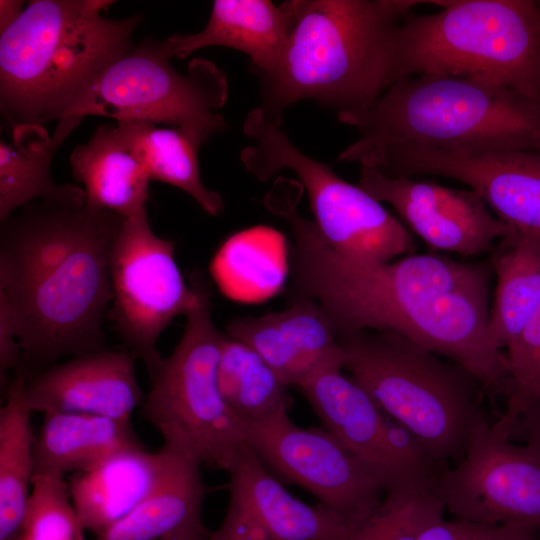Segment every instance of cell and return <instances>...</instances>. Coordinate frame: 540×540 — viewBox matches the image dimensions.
Wrapping results in <instances>:
<instances>
[{"label": "cell", "instance_id": "obj_5", "mask_svg": "<svg viewBox=\"0 0 540 540\" xmlns=\"http://www.w3.org/2000/svg\"><path fill=\"white\" fill-rule=\"evenodd\" d=\"M113 3L30 1L0 33V107L12 127L60 120L95 76L134 47L142 17L103 16Z\"/></svg>", "mask_w": 540, "mask_h": 540}, {"label": "cell", "instance_id": "obj_24", "mask_svg": "<svg viewBox=\"0 0 540 540\" xmlns=\"http://www.w3.org/2000/svg\"><path fill=\"white\" fill-rule=\"evenodd\" d=\"M79 123L60 120L52 138L43 125H18L10 143L0 141V220L36 200L84 206V189L56 184L50 171L56 150Z\"/></svg>", "mask_w": 540, "mask_h": 540}, {"label": "cell", "instance_id": "obj_39", "mask_svg": "<svg viewBox=\"0 0 540 540\" xmlns=\"http://www.w3.org/2000/svg\"><path fill=\"white\" fill-rule=\"evenodd\" d=\"M13 540H25L24 536H23V533L18 536L17 538L13 539Z\"/></svg>", "mask_w": 540, "mask_h": 540}, {"label": "cell", "instance_id": "obj_37", "mask_svg": "<svg viewBox=\"0 0 540 540\" xmlns=\"http://www.w3.org/2000/svg\"><path fill=\"white\" fill-rule=\"evenodd\" d=\"M529 434V442L540 446V406L523 417Z\"/></svg>", "mask_w": 540, "mask_h": 540}, {"label": "cell", "instance_id": "obj_31", "mask_svg": "<svg viewBox=\"0 0 540 540\" xmlns=\"http://www.w3.org/2000/svg\"><path fill=\"white\" fill-rule=\"evenodd\" d=\"M505 354L506 408L491 427L496 434L510 438L520 419L540 406V305Z\"/></svg>", "mask_w": 540, "mask_h": 540}, {"label": "cell", "instance_id": "obj_33", "mask_svg": "<svg viewBox=\"0 0 540 540\" xmlns=\"http://www.w3.org/2000/svg\"><path fill=\"white\" fill-rule=\"evenodd\" d=\"M22 363V352L15 325L4 300L0 299V379L6 391L10 370L18 371Z\"/></svg>", "mask_w": 540, "mask_h": 540}, {"label": "cell", "instance_id": "obj_7", "mask_svg": "<svg viewBox=\"0 0 540 540\" xmlns=\"http://www.w3.org/2000/svg\"><path fill=\"white\" fill-rule=\"evenodd\" d=\"M338 345L343 369L433 462L461 460L484 391L474 375L393 333L345 332Z\"/></svg>", "mask_w": 540, "mask_h": 540}, {"label": "cell", "instance_id": "obj_35", "mask_svg": "<svg viewBox=\"0 0 540 540\" xmlns=\"http://www.w3.org/2000/svg\"><path fill=\"white\" fill-rule=\"evenodd\" d=\"M533 531L510 525L489 526L480 540H535Z\"/></svg>", "mask_w": 540, "mask_h": 540}, {"label": "cell", "instance_id": "obj_30", "mask_svg": "<svg viewBox=\"0 0 540 540\" xmlns=\"http://www.w3.org/2000/svg\"><path fill=\"white\" fill-rule=\"evenodd\" d=\"M445 508L438 485L387 492L347 540H418Z\"/></svg>", "mask_w": 540, "mask_h": 540}, {"label": "cell", "instance_id": "obj_12", "mask_svg": "<svg viewBox=\"0 0 540 540\" xmlns=\"http://www.w3.org/2000/svg\"><path fill=\"white\" fill-rule=\"evenodd\" d=\"M343 370L342 363L324 366L298 387L323 428L360 462L384 493L438 485L442 473L437 464Z\"/></svg>", "mask_w": 540, "mask_h": 540}, {"label": "cell", "instance_id": "obj_4", "mask_svg": "<svg viewBox=\"0 0 540 540\" xmlns=\"http://www.w3.org/2000/svg\"><path fill=\"white\" fill-rule=\"evenodd\" d=\"M293 25L275 67L258 75L263 106L282 118L305 99L340 113L372 105L392 84L391 47L413 0H291Z\"/></svg>", "mask_w": 540, "mask_h": 540}, {"label": "cell", "instance_id": "obj_2", "mask_svg": "<svg viewBox=\"0 0 540 540\" xmlns=\"http://www.w3.org/2000/svg\"><path fill=\"white\" fill-rule=\"evenodd\" d=\"M122 220L110 211L41 200L1 220L0 299L13 319L18 371L26 377L64 356L105 349L110 248Z\"/></svg>", "mask_w": 540, "mask_h": 540}, {"label": "cell", "instance_id": "obj_3", "mask_svg": "<svg viewBox=\"0 0 540 540\" xmlns=\"http://www.w3.org/2000/svg\"><path fill=\"white\" fill-rule=\"evenodd\" d=\"M337 116L360 135L338 161L360 166H369L388 149L404 146L461 155L540 152V102L471 77H406L368 108Z\"/></svg>", "mask_w": 540, "mask_h": 540}, {"label": "cell", "instance_id": "obj_34", "mask_svg": "<svg viewBox=\"0 0 540 540\" xmlns=\"http://www.w3.org/2000/svg\"><path fill=\"white\" fill-rule=\"evenodd\" d=\"M489 525L440 518L429 524L418 540H480Z\"/></svg>", "mask_w": 540, "mask_h": 540}, {"label": "cell", "instance_id": "obj_8", "mask_svg": "<svg viewBox=\"0 0 540 540\" xmlns=\"http://www.w3.org/2000/svg\"><path fill=\"white\" fill-rule=\"evenodd\" d=\"M198 302L186 315L182 337L150 378L141 416L163 446L210 469L228 471L245 442V423L228 407L217 371L224 334L211 316V292L196 270Z\"/></svg>", "mask_w": 540, "mask_h": 540}, {"label": "cell", "instance_id": "obj_21", "mask_svg": "<svg viewBox=\"0 0 540 540\" xmlns=\"http://www.w3.org/2000/svg\"><path fill=\"white\" fill-rule=\"evenodd\" d=\"M293 25L292 1L215 0L205 27L165 39L172 57L186 58L209 46L247 54L253 71L264 74L277 64Z\"/></svg>", "mask_w": 540, "mask_h": 540}, {"label": "cell", "instance_id": "obj_16", "mask_svg": "<svg viewBox=\"0 0 540 540\" xmlns=\"http://www.w3.org/2000/svg\"><path fill=\"white\" fill-rule=\"evenodd\" d=\"M227 472L228 508L207 540H347L354 531L326 506L295 498L246 441Z\"/></svg>", "mask_w": 540, "mask_h": 540}, {"label": "cell", "instance_id": "obj_6", "mask_svg": "<svg viewBox=\"0 0 540 540\" xmlns=\"http://www.w3.org/2000/svg\"><path fill=\"white\" fill-rule=\"evenodd\" d=\"M427 2L441 10L408 12L394 35L392 84L417 75L471 77L540 102V1Z\"/></svg>", "mask_w": 540, "mask_h": 540}, {"label": "cell", "instance_id": "obj_23", "mask_svg": "<svg viewBox=\"0 0 540 540\" xmlns=\"http://www.w3.org/2000/svg\"><path fill=\"white\" fill-rule=\"evenodd\" d=\"M73 176L84 185V207L128 219L147 214L149 177L116 126L101 125L69 157Z\"/></svg>", "mask_w": 540, "mask_h": 540}, {"label": "cell", "instance_id": "obj_14", "mask_svg": "<svg viewBox=\"0 0 540 540\" xmlns=\"http://www.w3.org/2000/svg\"><path fill=\"white\" fill-rule=\"evenodd\" d=\"M283 409L245 423V441L282 483L295 484L354 530L379 505L381 486L324 428H303Z\"/></svg>", "mask_w": 540, "mask_h": 540}, {"label": "cell", "instance_id": "obj_26", "mask_svg": "<svg viewBox=\"0 0 540 540\" xmlns=\"http://www.w3.org/2000/svg\"><path fill=\"white\" fill-rule=\"evenodd\" d=\"M116 127L150 181L183 190L211 216L222 213V196L206 188L200 177L198 152L209 135L192 128H161L146 122H117Z\"/></svg>", "mask_w": 540, "mask_h": 540}, {"label": "cell", "instance_id": "obj_19", "mask_svg": "<svg viewBox=\"0 0 540 540\" xmlns=\"http://www.w3.org/2000/svg\"><path fill=\"white\" fill-rule=\"evenodd\" d=\"M227 334L242 341L288 385L299 387L324 366L343 364L339 332L317 302L290 297L287 308L229 322Z\"/></svg>", "mask_w": 540, "mask_h": 540}, {"label": "cell", "instance_id": "obj_32", "mask_svg": "<svg viewBox=\"0 0 540 540\" xmlns=\"http://www.w3.org/2000/svg\"><path fill=\"white\" fill-rule=\"evenodd\" d=\"M63 477L34 475L24 524L25 540H86Z\"/></svg>", "mask_w": 540, "mask_h": 540}, {"label": "cell", "instance_id": "obj_20", "mask_svg": "<svg viewBox=\"0 0 540 540\" xmlns=\"http://www.w3.org/2000/svg\"><path fill=\"white\" fill-rule=\"evenodd\" d=\"M184 456L165 446L122 451L98 467L70 475L71 501L86 531L97 536L143 501Z\"/></svg>", "mask_w": 540, "mask_h": 540}, {"label": "cell", "instance_id": "obj_25", "mask_svg": "<svg viewBox=\"0 0 540 540\" xmlns=\"http://www.w3.org/2000/svg\"><path fill=\"white\" fill-rule=\"evenodd\" d=\"M201 465L181 456L160 484L94 540H172L208 537L202 520L206 487Z\"/></svg>", "mask_w": 540, "mask_h": 540}, {"label": "cell", "instance_id": "obj_38", "mask_svg": "<svg viewBox=\"0 0 540 540\" xmlns=\"http://www.w3.org/2000/svg\"><path fill=\"white\" fill-rule=\"evenodd\" d=\"M208 537H188V538H177L172 540H207Z\"/></svg>", "mask_w": 540, "mask_h": 540}, {"label": "cell", "instance_id": "obj_17", "mask_svg": "<svg viewBox=\"0 0 540 540\" xmlns=\"http://www.w3.org/2000/svg\"><path fill=\"white\" fill-rule=\"evenodd\" d=\"M358 186L391 204L407 226L429 246L463 256L492 250L497 238L516 230L493 216L472 189L462 190L413 177H388L361 166Z\"/></svg>", "mask_w": 540, "mask_h": 540}, {"label": "cell", "instance_id": "obj_1", "mask_svg": "<svg viewBox=\"0 0 540 540\" xmlns=\"http://www.w3.org/2000/svg\"><path fill=\"white\" fill-rule=\"evenodd\" d=\"M268 209L284 218L293 234L290 297L321 305L339 334L399 335L464 367L485 393L505 395L506 354L488 334L490 262L437 254L354 262L336 255L314 222L300 215L294 192L274 195Z\"/></svg>", "mask_w": 540, "mask_h": 540}, {"label": "cell", "instance_id": "obj_18", "mask_svg": "<svg viewBox=\"0 0 540 540\" xmlns=\"http://www.w3.org/2000/svg\"><path fill=\"white\" fill-rule=\"evenodd\" d=\"M129 350L102 349L78 355L26 377L32 412L77 413L131 420L145 395Z\"/></svg>", "mask_w": 540, "mask_h": 540}, {"label": "cell", "instance_id": "obj_11", "mask_svg": "<svg viewBox=\"0 0 540 540\" xmlns=\"http://www.w3.org/2000/svg\"><path fill=\"white\" fill-rule=\"evenodd\" d=\"M109 272L108 316L151 378L163 360L157 350L159 336L176 316H186L195 307L197 286L191 278L187 285L174 244L154 234L148 214L123 218L111 244Z\"/></svg>", "mask_w": 540, "mask_h": 540}, {"label": "cell", "instance_id": "obj_28", "mask_svg": "<svg viewBox=\"0 0 540 540\" xmlns=\"http://www.w3.org/2000/svg\"><path fill=\"white\" fill-rule=\"evenodd\" d=\"M25 383L26 375L15 372L0 409V540L23 533L32 489L36 433Z\"/></svg>", "mask_w": 540, "mask_h": 540}, {"label": "cell", "instance_id": "obj_27", "mask_svg": "<svg viewBox=\"0 0 540 540\" xmlns=\"http://www.w3.org/2000/svg\"><path fill=\"white\" fill-rule=\"evenodd\" d=\"M490 264L497 276L488 334L507 349L540 305V237L518 231L501 239Z\"/></svg>", "mask_w": 540, "mask_h": 540}, {"label": "cell", "instance_id": "obj_10", "mask_svg": "<svg viewBox=\"0 0 540 540\" xmlns=\"http://www.w3.org/2000/svg\"><path fill=\"white\" fill-rule=\"evenodd\" d=\"M171 58L165 40L146 37L95 76L60 120L104 116L187 127L209 136L225 130L227 122L214 112L228 96L224 71L196 58L179 73Z\"/></svg>", "mask_w": 540, "mask_h": 540}, {"label": "cell", "instance_id": "obj_13", "mask_svg": "<svg viewBox=\"0 0 540 540\" xmlns=\"http://www.w3.org/2000/svg\"><path fill=\"white\" fill-rule=\"evenodd\" d=\"M438 488L457 519L540 528V446L512 443L478 412L463 457L440 475Z\"/></svg>", "mask_w": 540, "mask_h": 540}, {"label": "cell", "instance_id": "obj_36", "mask_svg": "<svg viewBox=\"0 0 540 540\" xmlns=\"http://www.w3.org/2000/svg\"><path fill=\"white\" fill-rule=\"evenodd\" d=\"M24 9V1L1 0L0 33L9 28L20 17Z\"/></svg>", "mask_w": 540, "mask_h": 540}, {"label": "cell", "instance_id": "obj_9", "mask_svg": "<svg viewBox=\"0 0 540 540\" xmlns=\"http://www.w3.org/2000/svg\"><path fill=\"white\" fill-rule=\"evenodd\" d=\"M282 118L258 107L245 121L244 133L255 143L240 158L257 179L266 181L292 170L308 194L314 224L338 256L359 263H385L414 250L405 226L360 186L302 153L281 129Z\"/></svg>", "mask_w": 540, "mask_h": 540}, {"label": "cell", "instance_id": "obj_15", "mask_svg": "<svg viewBox=\"0 0 540 540\" xmlns=\"http://www.w3.org/2000/svg\"><path fill=\"white\" fill-rule=\"evenodd\" d=\"M372 168L388 177L436 175L475 191L516 231L540 237V152L504 151L461 155L404 146L375 158Z\"/></svg>", "mask_w": 540, "mask_h": 540}, {"label": "cell", "instance_id": "obj_29", "mask_svg": "<svg viewBox=\"0 0 540 540\" xmlns=\"http://www.w3.org/2000/svg\"><path fill=\"white\" fill-rule=\"evenodd\" d=\"M217 379L224 401L244 423L291 406L289 386L257 352L228 334H224Z\"/></svg>", "mask_w": 540, "mask_h": 540}, {"label": "cell", "instance_id": "obj_22", "mask_svg": "<svg viewBox=\"0 0 540 540\" xmlns=\"http://www.w3.org/2000/svg\"><path fill=\"white\" fill-rule=\"evenodd\" d=\"M43 415L34 441V475L64 478L90 471L122 451L145 447L131 420L77 413Z\"/></svg>", "mask_w": 540, "mask_h": 540}]
</instances>
